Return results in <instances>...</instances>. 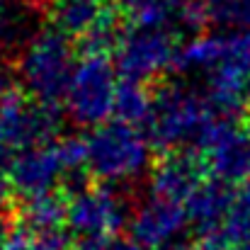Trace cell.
Masks as SVG:
<instances>
[{"label": "cell", "instance_id": "cell-1", "mask_svg": "<svg viewBox=\"0 0 250 250\" xmlns=\"http://www.w3.org/2000/svg\"><path fill=\"white\" fill-rule=\"evenodd\" d=\"M221 122L231 119L219 117L204 90L185 83H170L153 95L146 134L153 148H163L167 153H180L187 148L199 151Z\"/></svg>", "mask_w": 250, "mask_h": 250}, {"label": "cell", "instance_id": "cell-2", "mask_svg": "<svg viewBox=\"0 0 250 250\" xmlns=\"http://www.w3.org/2000/svg\"><path fill=\"white\" fill-rule=\"evenodd\" d=\"M85 170L107 187L134 185L153 170V144L139 126L107 122L85 136Z\"/></svg>", "mask_w": 250, "mask_h": 250}, {"label": "cell", "instance_id": "cell-3", "mask_svg": "<svg viewBox=\"0 0 250 250\" xmlns=\"http://www.w3.org/2000/svg\"><path fill=\"white\" fill-rule=\"evenodd\" d=\"M78 61L71 39L54 27L42 29L17 56V81L34 102L56 107L63 102Z\"/></svg>", "mask_w": 250, "mask_h": 250}, {"label": "cell", "instance_id": "cell-4", "mask_svg": "<svg viewBox=\"0 0 250 250\" xmlns=\"http://www.w3.org/2000/svg\"><path fill=\"white\" fill-rule=\"evenodd\" d=\"M85 166V139H61L27 148L12 158L7 182L24 199L54 194L61 182H68Z\"/></svg>", "mask_w": 250, "mask_h": 250}, {"label": "cell", "instance_id": "cell-5", "mask_svg": "<svg viewBox=\"0 0 250 250\" xmlns=\"http://www.w3.org/2000/svg\"><path fill=\"white\" fill-rule=\"evenodd\" d=\"M117 68L109 63L107 56H83L73 71L68 83L63 104L68 117L78 126L97 129L114 117L117 102Z\"/></svg>", "mask_w": 250, "mask_h": 250}, {"label": "cell", "instance_id": "cell-6", "mask_svg": "<svg viewBox=\"0 0 250 250\" xmlns=\"http://www.w3.org/2000/svg\"><path fill=\"white\" fill-rule=\"evenodd\" d=\"M126 199L117 192V187L107 185H81L71 192L68 199V229L81 241H112L119 229L129 224Z\"/></svg>", "mask_w": 250, "mask_h": 250}, {"label": "cell", "instance_id": "cell-7", "mask_svg": "<svg viewBox=\"0 0 250 250\" xmlns=\"http://www.w3.org/2000/svg\"><path fill=\"white\" fill-rule=\"evenodd\" d=\"M177 51L180 46L170 29L134 27L131 32L122 34L114 51L117 71L124 76V81L146 85L177 63Z\"/></svg>", "mask_w": 250, "mask_h": 250}, {"label": "cell", "instance_id": "cell-8", "mask_svg": "<svg viewBox=\"0 0 250 250\" xmlns=\"http://www.w3.org/2000/svg\"><path fill=\"white\" fill-rule=\"evenodd\" d=\"M59 129L56 107L34 102L17 92L0 102V139L17 153L49 144Z\"/></svg>", "mask_w": 250, "mask_h": 250}, {"label": "cell", "instance_id": "cell-9", "mask_svg": "<svg viewBox=\"0 0 250 250\" xmlns=\"http://www.w3.org/2000/svg\"><path fill=\"white\" fill-rule=\"evenodd\" d=\"M202 166L211 180L233 185H248L250 180V134L236 122H221L207 144L199 148Z\"/></svg>", "mask_w": 250, "mask_h": 250}, {"label": "cell", "instance_id": "cell-10", "mask_svg": "<svg viewBox=\"0 0 250 250\" xmlns=\"http://www.w3.org/2000/svg\"><path fill=\"white\" fill-rule=\"evenodd\" d=\"M189 216L187 207L161 199V197H144L129 214V231L131 238L144 250H161L180 241V233L187 229Z\"/></svg>", "mask_w": 250, "mask_h": 250}, {"label": "cell", "instance_id": "cell-11", "mask_svg": "<svg viewBox=\"0 0 250 250\" xmlns=\"http://www.w3.org/2000/svg\"><path fill=\"white\" fill-rule=\"evenodd\" d=\"M236 192L216 180H204L189 197L187 216L189 226L197 231L202 250H229L226 246V221L233 207Z\"/></svg>", "mask_w": 250, "mask_h": 250}, {"label": "cell", "instance_id": "cell-12", "mask_svg": "<svg viewBox=\"0 0 250 250\" xmlns=\"http://www.w3.org/2000/svg\"><path fill=\"white\" fill-rule=\"evenodd\" d=\"M202 158L180 151V153H167L163 161H158L151 175H148V192L153 197L170 199L177 204H187L189 197L197 192V187L204 182L202 180Z\"/></svg>", "mask_w": 250, "mask_h": 250}, {"label": "cell", "instance_id": "cell-13", "mask_svg": "<svg viewBox=\"0 0 250 250\" xmlns=\"http://www.w3.org/2000/svg\"><path fill=\"white\" fill-rule=\"evenodd\" d=\"M66 224H68V199L54 192L44 197L24 199L15 229L29 238H46V236L63 233Z\"/></svg>", "mask_w": 250, "mask_h": 250}, {"label": "cell", "instance_id": "cell-14", "mask_svg": "<svg viewBox=\"0 0 250 250\" xmlns=\"http://www.w3.org/2000/svg\"><path fill=\"white\" fill-rule=\"evenodd\" d=\"M42 32L32 0H0V54H17Z\"/></svg>", "mask_w": 250, "mask_h": 250}, {"label": "cell", "instance_id": "cell-15", "mask_svg": "<svg viewBox=\"0 0 250 250\" xmlns=\"http://www.w3.org/2000/svg\"><path fill=\"white\" fill-rule=\"evenodd\" d=\"M185 24H214L221 32H250V0H189Z\"/></svg>", "mask_w": 250, "mask_h": 250}, {"label": "cell", "instance_id": "cell-16", "mask_svg": "<svg viewBox=\"0 0 250 250\" xmlns=\"http://www.w3.org/2000/svg\"><path fill=\"white\" fill-rule=\"evenodd\" d=\"M109 12L104 0H51L49 2V20L51 27L68 39L87 37L97 22Z\"/></svg>", "mask_w": 250, "mask_h": 250}, {"label": "cell", "instance_id": "cell-17", "mask_svg": "<svg viewBox=\"0 0 250 250\" xmlns=\"http://www.w3.org/2000/svg\"><path fill=\"white\" fill-rule=\"evenodd\" d=\"M189 0H112L114 10L122 12L134 27H153L167 29L170 24H185Z\"/></svg>", "mask_w": 250, "mask_h": 250}, {"label": "cell", "instance_id": "cell-18", "mask_svg": "<svg viewBox=\"0 0 250 250\" xmlns=\"http://www.w3.org/2000/svg\"><path fill=\"white\" fill-rule=\"evenodd\" d=\"M153 109V95L148 92V87L144 83H134V81H124L119 83L117 90V102H114V117L117 122L139 126L146 124Z\"/></svg>", "mask_w": 250, "mask_h": 250}, {"label": "cell", "instance_id": "cell-19", "mask_svg": "<svg viewBox=\"0 0 250 250\" xmlns=\"http://www.w3.org/2000/svg\"><path fill=\"white\" fill-rule=\"evenodd\" d=\"M226 246L229 250H250V185L236 192L226 221Z\"/></svg>", "mask_w": 250, "mask_h": 250}, {"label": "cell", "instance_id": "cell-20", "mask_svg": "<svg viewBox=\"0 0 250 250\" xmlns=\"http://www.w3.org/2000/svg\"><path fill=\"white\" fill-rule=\"evenodd\" d=\"M12 85H15V71H12V66L7 63V59L0 54V102H2L7 95L15 92Z\"/></svg>", "mask_w": 250, "mask_h": 250}, {"label": "cell", "instance_id": "cell-21", "mask_svg": "<svg viewBox=\"0 0 250 250\" xmlns=\"http://www.w3.org/2000/svg\"><path fill=\"white\" fill-rule=\"evenodd\" d=\"M0 250H12V226L0 216Z\"/></svg>", "mask_w": 250, "mask_h": 250}, {"label": "cell", "instance_id": "cell-22", "mask_svg": "<svg viewBox=\"0 0 250 250\" xmlns=\"http://www.w3.org/2000/svg\"><path fill=\"white\" fill-rule=\"evenodd\" d=\"M109 250H144L134 238H114L109 243Z\"/></svg>", "mask_w": 250, "mask_h": 250}, {"label": "cell", "instance_id": "cell-23", "mask_svg": "<svg viewBox=\"0 0 250 250\" xmlns=\"http://www.w3.org/2000/svg\"><path fill=\"white\" fill-rule=\"evenodd\" d=\"M12 158H15V151L0 139V170H2V167H10Z\"/></svg>", "mask_w": 250, "mask_h": 250}, {"label": "cell", "instance_id": "cell-24", "mask_svg": "<svg viewBox=\"0 0 250 250\" xmlns=\"http://www.w3.org/2000/svg\"><path fill=\"white\" fill-rule=\"evenodd\" d=\"M10 189H12V187H10V182L0 175V211L5 209V204H7V199H10Z\"/></svg>", "mask_w": 250, "mask_h": 250}, {"label": "cell", "instance_id": "cell-25", "mask_svg": "<svg viewBox=\"0 0 250 250\" xmlns=\"http://www.w3.org/2000/svg\"><path fill=\"white\" fill-rule=\"evenodd\" d=\"M161 250H202V248L194 246V243H187V241H175V243H170V246H166Z\"/></svg>", "mask_w": 250, "mask_h": 250}, {"label": "cell", "instance_id": "cell-26", "mask_svg": "<svg viewBox=\"0 0 250 250\" xmlns=\"http://www.w3.org/2000/svg\"><path fill=\"white\" fill-rule=\"evenodd\" d=\"M248 104H250V90H248Z\"/></svg>", "mask_w": 250, "mask_h": 250}, {"label": "cell", "instance_id": "cell-27", "mask_svg": "<svg viewBox=\"0 0 250 250\" xmlns=\"http://www.w3.org/2000/svg\"><path fill=\"white\" fill-rule=\"evenodd\" d=\"M248 134H250V126H248Z\"/></svg>", "mask_w": 250, "mask_h": 250}]
</instances>
